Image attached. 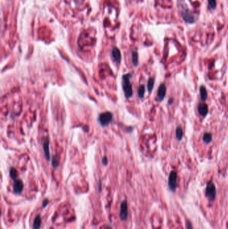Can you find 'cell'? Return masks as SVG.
Segmentation results:
<instances>
[{"mask_svg": "<svg viewBox=\"0 0 228 229\" xmlns=\"http://www.w3.org/2000/svg\"><path fill=\"white\" fill-rule=\"evenodd\" d=\"M103 163L104 166H106L108 163V159L106 157H104L103 158Z\"/></svg>", "mask_w": 228, "mask_h": 229, "instance_id": "7402d4cb", "label": "cell"}, {"mask_svg": "<svg viewBox=\"0 0 228 229\" xmlns=\"http://www.w3.org/2000/svg\"><path fill=\"white\" fill-rule=\"evenodd\" d=\"M108 229H111L110 227H108Z\"/></svg>", "mask_w": 228, "mask_h": 229, "instance_id": "484cf974", "label": "cell"}, {"mask_svg": "<svg viewBox=\"0 0 228 229\" xmlns=\"http://www.w3.org/2000/svg\"><path fill=\"white\" fill-rule=\"evenodd\" d=\"M41 226V217L40 216L38 215L35 217L34 221V224H33V228L34 229H39Z\"/></svg>", "mask_w": 228, "mask_h": 229, "instance_id": "7c38bea8", "label": "cell"}, {"mask_svg": "<svg viewBox=\"0 0 228 229\" xmlns=\"http://www.w3.org/2000/svg\"><path fill=\"white\" fill-rule=\"evenodd\" d=\"M209 6L212 8L213 10H214L216 8V0H208Z\"/></svg>", "mask_w": 228, "mask_h": 229, "instance_id": "44dd1931", "label": "cell"}, {"mask_svg": "<svg viewBox=\"0 0 228 229\" xmlns=\"http://www.w3.org/2000/svg\"><path fill=\"white\" fill-rule=\"evenodd\" d=\"M212 139V136L211 134L209 133H205V134L203 135V141H205L207 144H209V143L211 142Z\"/></svg>", "mask_w": 228, "mask_h": 229, "instance_id": "ac0fdd59", "label": "cell"}, {"mask_svg": "<svg viewBox=\"0 0 228 229\" xmlns=\"http://www.w3.org/2000/svg\"><path fill=\"white\" fill-rule=\"evenodd\" d=\"M132 61L134 66H137L138 64V54L137 52L134 51L133 52V56H132Z\"/></svg>", "mask_w": 228, "mask_h": 229, "instance_id": "d6986e66", "label": "cell"}, {"mask_svg": "<svg viewBox=\"0 0 228 229\" xmlns=\"http://www.w3.org/2000/svg\"><path fill=\"white\" fill-rule=\"evenodd\" d=\"M131 74L127 73L125 74L122 76V90L124 91V94L127 99H129L133 96V85L131 82Z\"/></svg>", "mask_w": 228, "mask_h": 229, "instance_id": "6da1fadb", "label": "cell"}, {"mask_svg": "<svg viewBox=\"0 0 228 229\" xmlns=\"http://www.w3.org/2000/svg\"><path fill=\"white\" fill-rule=\"evenodd\" d=\"M113 115L110 112L106 111L102 113L98 117V121L100 123V125L105 127L109 125L112 120Z\"/></svg>", "mask_w": 228, "mask_h": 229, "instance_id": "7a4b0ae2", "label": "cell"}, {"mask_svg": "<svg viewBox=\"0 0 228 229\" xmlns=\"http://www.w3.org/2000/svg\"><path fill=\"white\" fill-rule=\"evenodd\" d=\"M166 86L165 84H161L157 91V99L159 101H163L166 94Z\"/></svg>", "mask_w": 228, "mask_h": 229, "instance_id": "8992f818", "label": "cell"}, {"mask_svg": "<svg viewBox=\"0 0 228 229\" xmlns=\"http://www.w3.org/2000/svg\"><path fill=\"white\" fill-rule=\"evenodd\" d=\"M120 217L122 221H126L128 217V206L126 200L122 202L121 206V212H120Z\"/></svg>", "mask_w": 228, "mask_h": 229, "instance_id": "5b68a950", "label": "cell"}, {"mask_svg": "<svg viewBox=\"0 0 228 229\" xmlns=\"http://www.w3.org/2000/svg\"><path fill=\"white\" fill-rule=\"evenodd\" d=\"M52 166L54 168H57V167H58V165H59V160L57 158V157H54L52 158Z\"/></svg>", "mask_w": 228, "mask_h": 229, "instance_id": "ffe728a7", "label": "cell"}, {"mask_svg": "<svg viewBox=\"0 0 228 229\" xmlns=\"http://www.w3.org/2000/svg\"><path fill=\"white\" fill-rule=\"evenodd\" d=\"M112 55L113 60L115 62L120 63V62L121 60V54L120 50L118 48H114L112 52Z\"/></svg>", "mask_w": 228, "mask_h": 229, "instance_id": "8fae6325", "label": "cell"}, {"mask_svg": "<svg viewBox=\"0 0 228 229\" xmlns=\"http://www.w3.org/2000/svg\"><path fill=\"white\" fill-rule=\"evenodd\" d=\"M172 101H173L172 99H171V100H170V101H169V102H170V103H171V102H172Z\"/></svg>", "mask_w": 228, "mask_h": 229, "instance_id": "d4e9b609", "label": "cell"}, {"mask_svg": "<svg viewBox=\"0 0 228 229\" xmlns=\"http://www.w3.org/2000/svg\"><path fill=\"white\" fill-rule=\"evenodd\" d=\"M10 175L11 178H12L13 180H17L16 178L17 177V172L16 169H15L14 168H11L10 169Z\"/></svg>", "mask_w": 228, "mask_h": 229, "instance_id": "e0dca14e", "label": "cell"}, {"mask_svg": "<svg viewBox=\"0 0 228 229\" xmlns=\"http://www.w3.org/2000/svg\"><path fill=\"white\" fill-rule=\"evenodd\" d=\"M145 92V86H144L143 85H140L139 88H138V96H139L140 99H143V98L144 97Z\"/></svg>", "mask_w": 228, "mask_h": 229, "instance_id": "5bb4252c", "label": "cell"}, {"mask_svg": "<svg viewBox=\"0 0 228 229\" xmlns=\"http://www.w3.org/2000/svg\"><path fill=\"white\" fill-rule=\"evenodd\" d=\"M183 129L181 128V127H178L176 129L177 139L180 141L183 138Z\"/></svg>", "mask_w": 228, "mask_h": 229, "instance_id": "9a60e30c", "label": "cell"}, {"mask_svg": "<svg viewBox=\"0 0 228 229\" xmlns=\"http://www.w3.org/2000/svg\"><path fill=\"white\" fill-rule=\"evenodd\" d=\"M200 96L203 101H205L208 97V92L204 86H201L200 87Z\"/></svg>", "mask_w": 228, "mask_h": 229, "instance_id": "4fadbf2b", "label": "cell"}, {"mask_svg": "<svg viewBox=\"0 0 228 229\" xmlns=\"http://www.w3.org/2000/svg\"><path fill=\"white\" fill-rule=\"evenodd\" d=\"M23 189V183L21 180H16L14 184V192L16 194H20Z\"/></svg>", "mask_w": 228, "mask_h": 229, "instance_id": "52a82bcc", "label": "cell"}, {"mask_svg": "<svg viewBox=\"0 0 228 229\" xmlns=\"http://www.w3.org/2000/svg\"><path fill=\"white\" fill-rule=\"evenodd\" d=\"M177 175L175 171H172L171 172L169 176V181H168V184H169V187L172 191H175L177 188Z\"/></svg>", "mask_w": 228, "mask_h": 229, "instance_id": "277c9868", "label": "cell"}, {"mask_svg": "<svg viewBox=\"0 0 228 229\" xmlns=\"http://www.w3.org/2000/svg\"><path fill=\"white\" fill-rule=\"evenodd\" d=\"M187 229H192V226L190 222H187Z\"/></svg>", "mask_w": 228, "mask_h": 229, "instance_id": "603a6c76", "label": "cell"}, {"mask_svg": "<svg viewBox=\"0 0 228 229\" xmlns=\"http://www.w3.org/2000/svg\"><path fill=\"white\" fill-rule=\"evenodd\" d=\"M198 112L202 116H205L208 113V106L205 103H200L198 106Z\"/></svg>", "mask_w": 228, "mask_h": 229, "instance_id": "9c48e42d", "label": "cell"}, {"mask_svg": "<svg viewBox=\"0 0 228 229\" xmlns=\"http://www.w3.org/2000/svg\"><path fill=\"white\" fill-rule=\"evenodd\" d=\"M205 195L211 200H214L216 195V190L214 184L212 182H209L207 185Z\"/></svg>", "mask_w": 228, "mask_h": 229, "instance_id": "3957f363", "label": "cell"}, {"mask_svg": "<svg viewBox=\"0 0 228 229\" xmlns=\"http://www.w3.org/2000/svg\"><path fill=\"white\" fill-rule=\"evenodd\" d=\"M48 200H44V205H43V206L44 207H45V206H46V205L48 204Z\"/></svg>", "mask_w": 228, "mask_h": 229, "instance_id": "cb8c5ba5", "label": "cell"}, {"mask_svg": "<svg viewBox=\"0 0 228 229\" xmlns=\"http://www.w3.org/2000/svg\"><path fill=\"white\" fill-rule=\"evenodd\" d=\"M182 17L185 22L188 23H193L194 22V17L191 14L189 11H183L182 12Z\"/></svg>", "mask_w": 228, "mask_h": 229, "instance_id": "30bf717a", "label": "cell"}, {"mask_svg": "<svg viewBox=\"0 0 228 229\" xmlns=\"http://www.w3.org/2000/svg\"><path fill=\"white\" fill-rule=\"evenodd\" d=\"M43 148L44 151V156L46 157V160H50V150H49V140L48 138H46L44 139V144H43Z\"/></svg>", "mask_w": 228, "mask_h": 229, "instance_id": "ba28073f", "label": "cell"}, {"mask_svg": "<svg viewBox=\"0 0 228 229\" xmlns=\"http://www.w3.org/2000/svg\"><path fill=\"white\" fill-rule=\"evenodd\" d=\"M154 83H155V79L154 78H150L148 81L147 83V88L149 92H151L153 88L154 87Z\"/></svg>", "mask_w": 228, "mask_h": 229, "instance_id": "2e32d148", "label": "cell"}]
</instances>
